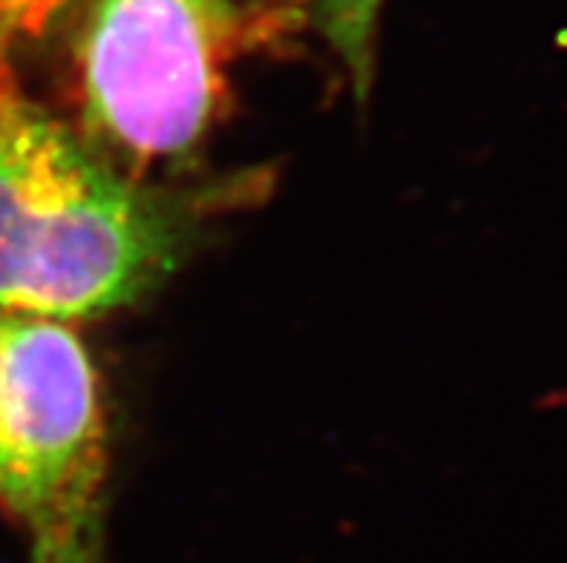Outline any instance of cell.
Wrapping results in <instances>:
<instances>
[{
  "label": "cell",
  "mask_w": 567,
  "mask_h": 563,
  "mask_svg": "<svg viewBox=\"0 0 567 563\" xmlns=\"http://www.w3.org/2000/svg\"><path fill=\"white\" fill-rule=\"evenodd\" d=\"M302 27L323 38L352 79L358 98L374 81V41L386 0H277Z\"/></svg>",
  "instance_id": "277c9868"
},
{
  "label": "cell",
  "mask_w": 567,
  "mask_h": 563,
  "mask_svg": "<svg viewBox=\"0 0 567 563\" xmlns=\"http://www.w3.org/2000/svg\"><path fill=\"white\" fill-rule=\"evenodd\" d=\"M70 0H0V72L12 70V55L38 35Z\"/></svg>",
  "instance_id": "8992f818"
},
{
  "label": "cell",
  "mask_w": 567,
  "mask_h": 563,
  "mask_svg": "<svg viewBox=\"0 0 567 563\" xmlns=\"http://www.w3.org/2000/svg\"><path fill=\"white\" fill-rule=\"evenodd\" d=\"M107 423L70 322L0 311V507L29 535L101 518Z\"/></svg>",
  "instance_id": "3957f363"
},
{
  "label": "cell",
  "mask_w": 567,
  "mask_h": 563,
  "mask_svg": "<svg viewBox=\"0 0 567 563\" xmlns=\"http://www.w3.org/2000/svg\"><path fill=\"white\" fill-rule=\"evenodd\" d=\"M237 0H86L81 136L142 179L205 142L245 38Z\"/></svg>",
  "instance_id": "7a4b0ae2"
},
{
  "label": "cell",
  "mask_w": 567,
  "mask_h": 563,
  "mask_svg": "<svg viewBox=\"0 0 567 563\" xmlns=\"http://www.w3.org/2000/svg\"><path fill=\"white\" fill-rule=\"evenodd\" d=\"M29 563H107L101 518L32 538Z\"/></svg>",
  "instance_id": "5b68a950"
},
{
  "label": "cell",
  "mask_w": 567,
  "mask_h": 563,
  "mask_svg": "<svg viewBox=\"0 0 567 563\" xmlns=\"http://www.w3.org/2000/svg\"><path fill=\"white\" fill-rule=\"evenodd\" d=\"M194 216L0 72V311L72 322L127 307L185 259Z\"/></svg>",
  "instance_id": "6da1fadb"
}]
</instances>
